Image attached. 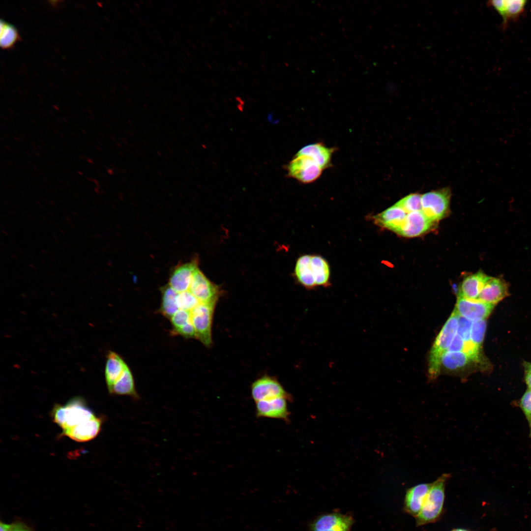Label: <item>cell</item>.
<instances>
[{
	"label": "cell",
	"mask_w": 531,
	"mask_h": 531,
	"mask_svg": "<svg viewBox=\"0 0 531 531\" xmlns=\"http://www.w3.org/2000/svg\"><path fill=\"white\" fill-rule=\"evenodd\" d=\"M102 424V419L95 416L77 425L63 430V433L75 441L87 442L98 435Z\"/></svg>",
	"instance_id": "cell-15"
},
{
	"label": "cell",
	"mask_w": 531,
	"mask_h": 531,
	"mask_svg": "<svg viewBox=\"0 0 531 531\" xmlns=\"http://www.w3.org/2000/svg\"><path fill=\"white\" fill-rule=\"evenodd\" d=\"M18 32L12 25L4 21L0 22V46L3 49L12 47L19 40Z\"/></svg>",
	"instance_id": "cell-27"
},
{
	"label": "cell",
	"mask_w": 531,
	"mask_h": 531,
	"mask_svg": "<svg viewBox=\"0 0 531 531\" xmlns=\"http://www.w3.org/2000/svg\"><path fill=\"white\" fill-rule=\"evenodd\" d=\"M433 483H421L408 489L405 499L406 510L416 517L419 514Z\"/></svg>",
	"instance_id": "cell-16"
},
{
	"label": "cell",
	"mask_w": 531,
	"mask_h": 531,
	"mask_svg": "<svg viewBox=\"0 0 531 531\" xmlns=\"http://www.w3.org/2000/svg\"><path fill=\"white\" fill-rule=\"evenodd\" d=\"M354 519L350 515L333 512L321 515L311 524V531H350Z\"/></svg>",
	"instance_id": "cell-9"
},
{
	"label": "cell",
	"mask_w": 531,
	"mask_h": 531,
	"mask_svg": "<svg viewBox=\"0 0 531 531\" xmlns=\"http://www.w3.org/2000/svg\"><path fill=\"white\" fill-rule=\"evenodd\" d=\"M396 204L407 213L421 210V195L416 193L411 194L401 199Z\"/></svg>",
	"instance_id": "cell-28"
},
{
	"label": "cell",
	"mask_w": 531,
	"mask_h": 531,
	"mask_svg": "<svg viewBox=\"0 0 531 531\" xmlns=\"http://www.w3.org/2000/svg\"><path fill=\"white\" fill-rule=\"evenodd\" d=\"M169 320L174 334L179 329L192 321L189 311L179 309Z\"/></svg>",
	"instance_id": "cell-31"
},
{
	"label": "cell",
	"mask_w": 531,
	"mask_h": 531,
	"mask_svg": "<svg viewBox=\"0 0 531 531\" xmlns=\"http://www.w3.org/2000/svg\"><path fill=\"white\" fill-rule=\"evenodd\" d=\"M476 362L465 353L447 351L442 357L441 371L442 369L451 373L460 372L471 366L472 363Z\"/></svg>",
	"instance_id": "cell-20"
},
{
	"label": "cell",
	"mask_w": 531,
	"mask_h": 531,
	"mask_svg": "<svg viewBox=\"0 0 531 531\" xmlns=\"http://www.w3.org/2000/svg\"><path fill=\"white\" fill-rule=\"evenodd\" d=\"M452 531H468L464 530V529H455V530H453Z\"/></svg>",
	"instance_id": "cell-38"
},
{
	"label": "cell",
	"mask_w": 531,
	"mask_h": 531,
	"mask_svg": "<svg viewBox=\"0 0 531 531\" xmlns=\"http://www.w3.org/2000/svg\"><path fill=\"white\" fill-rule=\"evenodd\" d=\"M311 256L305 255L300 257L296 261L295 270L298 282L307 288H312L316 286L310 266Z\"/></svg>",
	"instance_id": "cell-24"
},
{
	"label": "cell",
	"mask_w": 531,
	"mask_h": 531,
	"mask_svg": "<svg viewBox=\"0 0 531 531\" xmlns=\"http://www.w3.org/2000/svg\"><path fill=\"white\" fill-rule=\"evenodd\" d=\"M310 266L316 286H326L330 277L329 266L326 261L320 256L311 255Z\"/></svg>",
	"instance_id": "cell-26"
},
{
	"label": "cell",
	"mask_w": 531,
	"mask_h": 531,
	"mask_svg": "<svg viewBox=\"0 0 531 531\" xmlns=\"http://www.w3.org/2000/svg\"><path fill=\"white\" fill-rule=\"evenodd\" d=\"M127 364L123 358L115 352L110 351L106 356L105 377L108 390L120 377Z\"/></svg>",
	"instance_id": "cell-23"
},
{
	"label": "cell",
	"mask_w": 531,
	"mask_h": 531,
	"mask_svg": "<svg viewBox=\"0 0 531 531\" xmlns=\"http://www.w3.org/2000/svg\"><path fill=\"white\" fill-rule=\"evenodd\" d=\"M9 531H30L28 527L22 523H15L11 525Z\"/></svg>",
	"instance_id": "cell-34"
},
{
	"label": "cell",
	"mask_w": 531,
	"mask_h": 531,
	"mask_svg": "<svg viewBox=\"0 0 531 531\" xmlns=\"http://www.w3.org/2000/svg\"><path fill=\"white\" fill-rule=\"evenodd\" d=\"M525 380L526 383L529 387V389L531 390V373L528 371L526 372Z\"/></svg>",
	"instance_id": "cell-35"
},
{
	"label": "cell",
	"mask_w": 531,
	"mask_h": 531,
	"mask_svg": "<svg viewBox=\"0 0 531 531\" xmlns=\"http://www.w3.org/2000/svg\"><path fill=\"white\" fill-rule=\"evenodd\" d=\"M458 317V314L453 310L437 336L429 352L428 372L431 379H436L441 372L442 357L448 351L457 332Z\"/></svg>",
	"instance_id": "cell-1"
},
{
	"label": "cell",
	"mask_w": 531,
	"mask_h": 531,
	"mask_svg": "<svg viewBox=\"0 0 531 531\" xmlns=\"http://www.w3.org/2000/svg\"><path fill=\"white\" fill-rule=\"evenodd\" d=\"M251 394L255 402L278 397L291 398L281 384L275 378L269 376L262 377L252 384Z\"/></svg>",
	"instance_id": "cell-11"
},
{
	"label": "cell",
	"mask_w": 531,
	"mask_h": 531,
	"mask_svg": "<svg viewBox=\"0 0 531 531\" xmlns=\"http://www.w3.org/2000/svg\"><path fill=\"white\" fill-rule=\"evenodd\" d=\"M109 392L111 394L130 396L135 401L139 399L133 374L127 365Z\"/></svg>",
	"instance_id": "cell-22"
},
{
	"label": "cell",
	"mask_w": 531,
	"mask_h": 531,
	"mask_svg": "<svg viewBox=\"0 0 531 531\" xmlns=\"http://www.w3.org/2000/svg\"><path fill=\"white\" fill-rule=\"evenodd\" d=\"M215 303L200 302L190 312L196 337L205 346L212 344L211 326Z\"/></svg>",
	"instance_id": "cell-4"
},
{
	"label": "cell",
	"mask_w": 531,
	"mask_h": 531,
	"mask_svg": "<svg viewBox=\"0 0 531 531\" xmlns=\"http://www.w3.org/2000/svg\"><path fill=\"white\" fill-rule=\"evenodd\" d=\"M525 366L526 367V371H528L531 373V363H526Z\"/></svg>",
	"instance_id": "cell-37"
},
{
	"label": "cell",
	"mask_w": 531,
	"mask_h": 531,
	"mask_svg": "<svg viewBox=\"0 0 531 531\" xmlns=\"http://www.w3.org/2000/svg\"><path fill=\"white\" fill-rule=\"evenodd\" d=\"M290 176L304 183H311L321 175L323 169L312 159L305 155H296L288 167Z\"/></svg>",
	"instance_id": "cell-6"
},
{
	"label": "cell",
	"mask_w": 531,
	"mask_h": 531,
	"mask_svg": "<svg viewBox=\"0 0 531 531\" xmlns=\"http://www.w3.org/2000/svg\"><path fill=\"white\" fill-rule=\"evenodd\" d=\"M450 198L448 189L426 193L421 195V210L433 221L441 220L448 212Z\"/></svg>",
	"instance_id": "cell-5"
},
{
	"label": "cell",
	"mask_w": 531,
	"mask_h": 531,
	"mask_svg": "<svg viewBox=\"0 0 531 531\" xmlns=\"http://www.w3.org/2000/svg\"><path fill=\"white\" fill-rule=\"evenodd\" d=\"M188 290L203 303L216 304L219 295L218 287L208 279L198 267L193 273Z\"/></svg>",
	"instance_id": "cell-7"
},
{
	"label": "cell",
	"mask_w": 531,
	"mask_h": 531,
	"mask_svg": "<svg viewBox=\"0 0 531 531\" xmlns=\"http://www.w3.org/2000/svg\"><path fill=\"white\" fill-rule=\"evenodd\" d=\"M527 3L526 0H494L488 1V4L502 17V25L504 29L510 21L517 20L523 15Z\"/></svg>",
	"instance_id": "cell-12"
},
{
	"label": "cell",
	"mask_w": 531,
	"mask_h": 531,
	"mask_svg": "<svg viewBox=\"0 0 531 531\" xmlns=\"http://www.w3.org/2000/svg\"><path fill=\"white\" fill-rule=\"evenodd\" d=\"M177 303L179 310L190 312L200 303V302L188 290L187 291L177 293Z\"/></svg>",
	"instance_id": "cell-30"
},
{
	"label": "cell",
	"mask_w": 531,
	"mask_h": 531,
	"mask_svg": "<svg viewBox=\"0 0 531 531\" xmlns=\"http://www.w3.org/2000/svg\"><path fill=\"white\" fill-rule=\"evenodd\" d=\"M486 328L485 320L472 321L471 340L472 344L480 350Z\"/></svg>",
	"instance_id": "cell-29"
},
{
	"label": "cell",
	"mask_w": 531,
	"mask_h": 531,
	"mask_svg": "<svg viewBox=\"0 0 531 531\" xmlns=\"http://www.w3.org/2000/svg\"><path fill=\"white\" fill-rule=\"evenodd\" d=\"M287 399L285 397H278L256 402L257 416L288 421L290 413Z\"/></svg>",
	"instance_id": "cell-13"
},
{
	"label": "cell",
	"mask_w": 531,
	"mask_h": 531,
	"mask_svg": "<svg viewBox=\"0 0 531 531\" xmlns=\"http://www.w3.org/2000/svg\"><path fill=\"white\" fill-rule=\"evenodd\" d=\"M520 407L528 421L531 433V390L526 391L520 400Z\"/></svg>",
	"instance_id": "cell-33"
},
{
	"label": "cell",
	"mask_w": 531,
	"mask_h": 531,
	"mask_svg": "<svg viewBox=\"0 0 531 531\" xmlns=\"http://www.w3.org/2000/svg\"><path fill=\"white\" fill-rule=\"evenodd\" d=\"M333 149L321 143L308 145L301 148L296 155H305L315 161L322 169L330 165Z\"/></svg>",
	"instance_id": "cell-21"
},
{
	"label": "cell",
	"mask_w": 531,
	"mask_h": 531,
	"mask_svg": "<svg viewBox=\"0 0 531 531\" xmlns=\"http://www.w3.org/2000/svg\"><path fill=\"white\" fill-rule=\"evenodd\" d=\"M198 264L195 259L178 265L172 272L168 284L177 293L188 291L193 273L198 267Z\"/></svg>",
	"instance_id": "cell-14"
},
{
	"label": "cell",
	"mask_w": 531,
	"mask_h": 531,
	"mask_svg": "<svg viewBox=\"0 0 531 531\" xmlns=\"http://www.w3.org/2000/svg\"><path fill=\"white\" fill-rule=\"evenodd\" d=\"M495 305L478 299H468L457 296L454 310L458 315L472 321L485 320L490 314Z\"/></svg>",
	"instance_id": "cell-8"
},
{
	"label": "cell",
	"mask_w": 531,
	"mask_h": 531,
	"mask_svg": "<svg viewBox=\"0 0 531 531\" xmlns=\"http://www.w3.org/2000/svg\"><path fill=\"white\" fill-rule=\"evenodd\" d=\"M472 324V321L459 315L457 334H458L466 343L469 344H472L471 340V332Z\"/></svg>",
	"instance_id": "cell-32"
},
{
	"label": "cell",
	"mask_w": 531,
	"mask_h": 531,
	"mask_svg": "<svg viewBox=\"0 0 531 531\" xmlns=\"http://www.w3.org/2000/svg\"><path fill=\"white\" fill-rule=\"evenodd\" d=\"M407 214L403 209L395 204L374 216L373 218L378 225L396 233L404 221Z\"/></svg>",
	"instance_id": "cell-18"
},
{
	"label": "cell",
	"mask_w": 531,
	"mask_h": 531,
	"mask_svg": "<svg viewBox=\"0 0 531 531\" xmlns=\"http://www.w3.org/2000/svg\"><path fill=\"white\" fill-rule=\"evenodd\" d=\"M436 222L427 217L422 210L407 213L396 233L406 237L418 236L432 229Z\"/></svg>",
	"instance_id": "cell-10"
},
{
	"label": "cell",
	"mask_w": 531,
	"mask_h": 531,
	"mask_svg": "<svg viewBox=\"0 0 531 531\" xmlns=\"http://www.w3.org/2000/svg\"><path fill=\"white\" fill-rule=\"evenodd\" d=\"M161 302L158 312L164 317L170 319L178 310L177 303V293L168 284L161 288Z\"/></svg>",
	"instance_id": "cell-25"
},
{
	"label": "cell",
	"mask_w": 531,
	"mask_h": 531,
	"mask_svg": "<svg viewBox=\"0 0 531 531\" xmlns=\"http://www.w3.org/2000/svg\"><path fill=\"white\" fill-rule=\"evenodd\" d=\"M449 474L444 473L433 482L422 509L416 517L418 526L435 521L440 516L444 500L445 485Z\"/></svg>",
	"instance_id": "cell-3"
},
{
	"label": "cell",
	"mask_w": 531,
	"mask_h": 531,
	"mask_svg": "<svg viewBox=\"0 0 531 531\" xmlns=\"http://www.w3.org/2000/svg\"><path fill=\"white\" fill-rule=\"evenodd\" d=\"M11 525L6 524L2 522L0 524V531H9Z\"/></svg>",
	"instance_id": "cell-36"
},
{
	"label": "cell",
	"mask_w": 531,
	"mask_h": 531,
	"mask_svg": "<svg viewBox=\"0 0 531 531\" xmlns=\"http://www.w3.org/2000/svg\"><path fill=\"white\" fill-rule=\"evenodd\" d=\"M52 416L55 423L64 430L88 420L95 415L82 397H76L64 405L56 406L53 410Z\"/></svg>",
	"instance_id": "cell-2"
},
{
	"label": "cell",
	"mask_w": 531,
	"mask_h": 531,
	"mask_svg": "<svg viewBox=\"0 0 531 531\" xmlns=\"http://www.w3.org/2000/svg\"><path fill=\"white\" fill-rule=\"evenodd\" d=\"M490 276L482 271L467 276L459 287L458 296L477 299L483 286Z\"/></svg>",
	"instance_id": "cell-19"
},
{
	"label": "cell",
	"mask_w": 531,
	"mask_h": 531,
	"mask_svg": "<svg viewBox=\"0 0 531 531\" xmlns=\"http://www.w3.org/2000/svg\"><path fill=\"white\" fill-rule=\"evenodd\" d=\"M507 295V283L503 279L490 277L483 286L477 299L496 305Z\"/></svg>",
	"instance_id": "cell-17"
}]
</instances>
